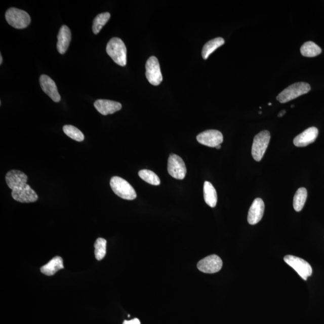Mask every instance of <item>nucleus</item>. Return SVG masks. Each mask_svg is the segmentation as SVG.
Segmentation results:
<instances>
[{"mask_svg":"<svg viewBox=\"0 0 324 324\" xmlns=\"http://www.w3.org/2000/svg\"><path fill=\"white\" fill-rule=\"evenodd\" d=\"M27 175L19 170H11L6 176V182L12 191V196L16 201L30 203L37 201L38 196L27 184Z\"/></svg>","mask_w":324,"mask_h":324,"instance_id":"f257e3e1","label":"nucleus"},{"mask_svg":"<svg viewBox=\"0 0 324 324\" xmlns=\"http://www.w3.org/2000/svg\"><path fill=\"white\" fill-rule=\"evenodd\" d=\"M106 53L119 66H125L127 64V49L120 38H111L107 45Z\"/></svg>","mask_w":324,"mask_h":324,"instance_id":"f03ea898","label":"nucleus"},{"mask_svg":"<svg viewBox=\"0 0 324 324\" xmlns=\"http://www.w3.org/2000/svg\"><path fill=\"white\" fill-rule=\"evenodd\" d=\"M311 87L306 83H297L292 84L278 95L276 99L281 103H285L309 93Z\"/></svg>","mask_w":324,"mask_h":324,"instance_id":"7ed1b4c3","label":"nucleus"},{"mask_svg":"<svg viewBox=\"0 0 324 324\" xmlns=\"http://www.w3.org/2000/svg\"><path fill=\"white\" fill-rule=\"evenodd\" d=\"M110 186L113 192L123 199L134 200L137 196L134 187L121 177H113L110 181Z\"/></svg>","mask_w":324,"mask_h":324,"instance_id":"20e7f679","label":"nucleus"},{"mask_svg":"<svg viewBox=\"0 0 324 324\" xmlns=\"http://www.w3.org/2000/svg\"><path fill=\"white\" fill-rule=\"evenodd\" d=\"M6 19L9 25L17 29L27 28L31 22L30 16L27 12L15 8L8 10Z\"/></svg>","mask_w":324,"mask_h":324,"instance_id":"39448f33","label":"nucleus"},{"mask_svg":"<svg viewBox=\"0 0 324 324\" xmlns=\"http://www.w3.org/2000/svg\"><path fill=\"white\" fill-rule=\"evenodd\" d=\"M270 134L267 131H262L255 136L252 148L253 158L257 161H260L267 150L270 141Z\"/></svg>","mask_w":324,"mask_h":324,"instance_id":"423d86ee","label":"nucleus"},{"mask_svg":"<svg viewBox=\"0 0 324 324\" xmlns=\"http://www.w3.org/2000/svg\"><path fill=\"white\" fill-rule=\"evenodd\" d=\"M284 261L296 270L304 280H307V278L312 274V267L303 259L293 255H287L284 257Z\"/></svg>","mask_w":324,"mask_h":324,"instance_id":"0eeeda50","label":"nucleus"},{"mask_svg":"<svg viewBox=\"0 0 324 324\" xmlns=\"http://www.w3.org/2000/svg\"><path fill=\"white\" fill-rule=\"evenodd\" d=\"M145 68V75L148 82L155 86L160 85L163 80V76L157 58L153 56L149 58L146 63Z\"/></svg>","mask_w":324,"mask_h":324,"instance_id":"6e6552de","label":"nucleus"},{"mask_svg":"<svg viewBox=\"0 0 324 324\" xmlns=\"http://www.w3.org/2000/svg\"><path fill=\"white\" fill-rule=\"evenodd\" d=\"M168 171L171 176L177 180H183L187 170L182 158L176 154H171L168 159Z\"/></svg>","mask_w":324,"mask_h":324,"instance_id":"1a4fd4ad","label":"nucleus"},{"mask_svg":"<svg viewBox=\"0 0 324 324\" xmlns=\"http://www.w3.org/2000/svg\"><path fill=\"white\" fill-rule=\"evenodd\" d=\"M223 262L218 255H210L200 260L197 268L204 273L213 274L221 270Z\"/></svg>","mask_w":324,"mask_h":324,"instance_id":"9d476101","label":"nucleus"},{"mask_svg":"<svg viewBox=\"0 0 324 324\" xmlns=\"http://www.w3.org/2000/svg\"><path fill=\"white\" fill-rule=\"evenodd\" d=\"M196 139L200 144L215 148L221 144L223 141L222 133L216 130H208L200 133L197 136Z\"/></svg>","mask_w":324,"mask_h":324,"instance_id":"9b49d317","label":"nucleus"},{"mask_svg":"<svg viewBox=\"0 0 324 324\" xmlns=\"http://www.w3.org/2000/svg\"><path fill=\"white\" fill-rule=\"evenodd\" d=\"M40 87L44 92L55 102H59L61 96L54 81L46 74H42L40 77Z\"/></svg>","mask_w":324,"mask_h":324,"instance_id":"f8f14e48","label":"nucleus"},{"mask_svg":"<svg viewBox=\"0 0 324 324\" xmlns=\"http://www.w3.org/2000/svg\"><path fill=\"white\" fill-rule=\"evenodd\" d=\"M265 205L263 200L261 198H257L254 200L248 216L249 224L254 225L261 221L264 213Z\"/></svg>","mask_w":324,"mask_h":324,"instance_id":"ddd939ff","label":"nucleus"},{"mask_svg":"<svg viewBox=\"0 0 324 324\" xmlns=\"http://www.w3.org/2000/svg\"><path fill=\"white\" fill-rule=\"evenodd\" d=\"M317 135L318 130L316 128H309L294 138V144L298 147H306L315 142Z\"/></svg>","mask_w":324,"mask_h":324,"instance_id":"4468645a","label":"nucleus"},{"mask_svg":"<svg viewBox=\"0 0 324 324\" xmlns=\"http://www.w3.org/2000/svg\"><path fill=\"white\" fill-rule=\"evenodd\" d=\"M94 105L97 111L103 115L112 114L119 111L122 108L120 103L105 99L96 100Z\"/></svg>","mask_w":324,"mask_h":324,"instance_id":"2eb2a0df","label":"nucleus"},{"mask_svg":"<svg viewBox=\"0 0 324 324\" xmlns=\"http://www.w3.org/2000/svg\"><path fill=\"white\" fill-rule=\"evenodd\" d=\"M71 37L72 34L69 28L66 25H63L57 35V48L58 53L61 54L66 53L70 43Z\"/></svg>","mask_w":324,"mask_h":324,"instance_id":"dca6fc26","label":"nucleus"},{"mask_svg":"<svg viewBox=\"0 0 324 324\" xmlns=\"http://www.w3.org/2000/svg\"><path fill=\"white\" fill-rule=\"evenodd\" d=\"M64 268L63 259L60 257H56L48 262L46 265H44L40 268L42 273L51 276L57 273L58 271Z\"/></svg>","mask_w":324,"mask_h":324,"instance_id":"f3484780","label":"nucleus"},{"mask_svg":"<svg viewBox=\"0 0 324 324\" xmlns=\"http://www.w3.org/2000/svg\"><path fill=\"white\" fill-rule=\"evenodd\" d=\"M204 197L205 202L207 205L212 208L216 206L218 202V195H217L216 190L213 187L212 184L206 181L204 185Z\"/></svg>","mask_w":324,"mask_h":324,"instance_id":"a211bd4d","label":"nucleus"},{"mask_svg":"<svg viewBox=\"0 0 324 324\" xmlns=\"http://www.w3.org/2000/svg\"><path fill=\"white\" fill-rule=\"evenodd\" d=\"M224 44L225 40L222 37H217L207 42L202 49V56L204 59L207 60L214 51Z\"/></svg>","mask_w":324,"mask_h":324,"instance_id":"6ab92c4d","label":"nucleus"},{"mask_svg":"<svg viewBox=\"0 0 324 324\" xmlns=\"http://www.w3.org/2000/svg\"><path fill=\"white\" fill-rule=\"evenodd\" d=\"M301 54L306 57H315L322 53L321 48L313 42H307L300 49Z\"/></svg>","mask_w":324,"mask_h":324,"instance_id":"aec40b11","label":"nucleus"},{"mask_svg":"<svg viewBox=\"0 0 324 324\" xmlns=\"http://www.w3.org/2000/svg\"><path fill=\"white\" fill-rule=\"evenodd\" d=\"M307 197V192L306 188L301 187L298 189L294 197L293 206L297 212L302 210Z\"/></svg>","mask_w":324,"mask_h":324,"instance_id":"412c9836","label":"nucleus"},{"mask_svg":"<svg viewBox=\"0 0 324 324\" xmlns=\"http://www.w3.org/2000/svg\"><path fill=\"white\" fill-rule=\"evenodd\" d=\"M110 18H111V14L109 12L102 13V14L97 15L93 21V31L94 34L99 33L100 30L108 22Z\"/></svg>","mask_w":324,"mask_h":324,"instance_id":"4be33fe9","label":"nucleus"},{"mask_svg":"<svg viewBox=\"0 0 324 324\" xmlns=\"http://www.w3.org/2000/svg\"><path fill=\"white\" fill-rule=\"evenodd\" d=\"M138 175L145 182L152 185L158 186L160 184V178L153 171L147 170H141L139 172Z\"/></svg>","mask_w":324,"mask_h":324,"instance_id":"5701e85b","label":"nucleus"},{"mask_svg":"<svg viewBox=\"0 0 324 324\" xmlns=\"http://www.w3.org/2000/svg\"><path fill=\"white\" fill-rule=\"evenodd\" d=\"M64 134L68 137L74 139L77 142H82L84 140V135L82 132L74 126L72 125H66L63 127Z\"/></svg>","mask_w":324,"mask_h":324,"instance_id":"b1692460","label":"nucleus"},{"mask_svg":"<svg viewBox=\"0 0 324 324\" xmlns=\"http://www.w3.org/2000/svg\"><path fill=\"white\" fill-rule=\"evenodd\" d=\"M106 240L104 238L97 239L95 244V253L97 260L100 261L105 258L106 254Z\"/></svg>","mask_w":324,"mask_h":324,"instance_id":"393cba45","label":"nucleus"},{"mask_svg":"<svg viewBox=\"0 0 324 324\" xmlns=\"http://www.w3.org/2000/svg\"><path fill=\"white\" fill-rule=\"evenodd\" d=\"M123 324H141V322L138 318H135L129 320H125Z\"/></svg>","mask_w":324,"mask_h":324,"instance_id":"a878e982","label":"nucleus"},{"mask_svg":"<svg viewBox=\"0 0 324 324\" xmlns=\"http://www.w3.org/2000/svg\"><path fill=\"white\" fill-rule=\"evenodd\" d=\"M285 113H286V111H285V110L281 111L278 114V117H281V116H283L285 114Z\"/></svg>","mask_w":324,"mask_h":324,"instance_id":"bb28decb","label":"nucleus"},{"mask_svg":"<svg viewBox=\"0 0 324 324\" xmlns=\"http://www.w3.org/2000/svg\"><path fill=\"white\" fill-rule=\"evenodd\" d=\"M3 63V58L2 54H0V64H2Z\"/></svg>","mask_w":324,"mask_h":324,"instance_id":"cd10ccee","label":"nucleus"},{"mask_svg":"<svg viewBox=\"0 0 324 324\" xmlns=\"http://www.w3.org/2000/svg\"><path fill=\"white\" fill-rule=\"evenodd\" d=\"M216 148L217 149H220V148H221V145H219L218 146H217V147Z\"/></svg>","mask_w":324,"mask_h":324,"instance_id":"c85d7f7f","label":"nucleus"},{"mask_svg":"<svg viewBox=\"0 0 324 324\" xmlns=\"http://www.w3.org/2000/svg\"><path fill=\"white\" fill-rule=\"evenodd\" d=\"M268 105H269V106H271V103H268Z\"/></svg>","mask_w":324,"mask_h":324,"instance_id":"c756f323","label":"nucleus"},{"mask_svg":"<svg viewBox=\"0 0 324 324\" xmlns=\"http://www.w3.org/2000/svg\"><path fill=\"white\" fill-rule=\"evenodd\" d=\"M294 105H291V108H294Z\"/></svg>","mask_w":324,"mask_h":324,"instance_id":"7c9ffc66","label":"nucleus"}]
</instances>
